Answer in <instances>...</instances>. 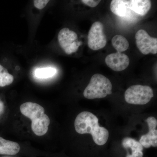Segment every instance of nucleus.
Here are the masks:
<instances>
[{
	"label": "nucleus",
	"mask_w": 157,
	"mask_h": 157,
	"mask_svg": "<svg viewBox=\"0 0 157 157\" xmlns=\"http://www.w3.org/2000/svg\"><path fill=\"white\" fill-rule=\"evenodd\" d=\"M74 126L78 134H91L94 142L98 145L105 144L109 138L108 130L104 127H100L98 118L88 111H83L77 115Z\"/></svg>",
	"instance_id": "1"
},
{
	"label": "nucleus",
	"mask_w": 157,
	"mask_h": 157,
	"mask_svg": "<svg viewBox=\"0 0 157 157\" xmlns=\"http://www.w3.org/2000/svg\"><path fill=\"white\" fill-rule=\"evenodd\" d=\"M20 110L23 115L31 120V128L35 135L42 136L47 133L50 119L42 106L33 102H26L21 105Z\"/></svg>",
	"instance_id": "2"
},
{
	"label": "nucleus",
	"mask_w": 157,
	"mask_h": 157,
	"mask_svg": "<svg viewBox=\"0 0 157 157\" xmlns=\"http://www.w3.org/2000/svg\"><path fill=\"white\" fill-rule=\"evenodd\" d=\"M112 85L107 77L101 74L93 75L86 88L83 96L90 100L105 98L112 94Z\"/></svg>",
	"instance_id": "3"
},
{
	"label": "nucleus",
	"mask_w": 157,
	"mask_h": 157,
	"mask_svg": "<svg viewBox=\"0 0 157 157\" xmlns=\"http://www.w3.org/2000/svg\"><path fill=\"white\" fill-rule=\"evenodd\" d=\"M153 96V91L150 86L141 85L132 86L126 90L124 94L127 103L135 105L146 104Z\"/></svg>",
	"instance_id": "4"
},
{
	"label": "nucleus",
	"mask_w": 157,
	"mask_h": 157,
	"mask_svg": "<svg viewBox=\"0 0 157 157\" xmlns=\"http://www.w3.org/2000/svg\"><path fill=\"white\" fill-rule=\"evenodd\" d=\"M58 40L60 46L67 54L76 52L82 42L78 41V36L74 31L65 28L59 31Z\"/></svg>",
	"instance_id": "5"
},
{
	"label": "nucleus",
	"mask_w": 157,
	"mask_h": 157,
	"mask_svg": "<svg viewBox=\"0 0 157 157\" xmlns=\"http://www.w3.org/2000/svg\"><path fill=\"white\" fill-rule=\"evenodd\" d=\"M107 37L104 34V25L100 21L94 23L88 35V45L90 49L98 50L107 44Z\"/></svg>",
	"instance_id": "6"
},
{
	"label": "nucleus",
	"mask_w": 157,
	"mask_h": 157,
	"mask_svg": "<svg viewBox=\"0 0 157 157\" xmlns=\"http://www.w3.org/2000/svg\"><path fill=\"white\" fill-rule=\"evenodd\" d=\"M136 44L139 51L144 55L157 53V39L150 36L146 31L138 30L135 35Z\"/></svg>",
	"instance_id": "7"
},
{
	"label": "nucleus",
	"mask_w": 157,
	"mask_h": 157,
	"mask_svg": "<svg viewBox=\"0 0 157 157\" xmlns=\"http://www.w3.org/2000/svg\"><path fill=\"white\" fill-rule=\"evenodd\" d=\"M148 124L149 132L146 135H142L139 142L145 148H149L151 146H157V121L153 117H150L146 120Z\"/></svg>",
	"instance_id": "8"
},
{
	"label": "nucleus",
	"mask_w": 157,
	"mask_h": 157,
	"mask_svg": "<svg viewBox=\"0 0 157 157\" xmlns=\"http://www.w3.org/2000/svg\"><path fill=\"white\" fill-rule=\"evenodd\" d=\"M105 63L113 71L120 72L128 67L130 59L125 54L117 52L108 55L105 58Z\"/></svg>",
	"instance_id": "9"
},
{
	"label": "nucleus",
	"mask_w": 157,
	"mask_h": 157,
	"mask_svg": "<svg viewBox=\"0 0 157 157\" xmlns=\"http://www.w3.org/2000/svg\"><path fill=\"white\" fill-rule=\"evenodd\" d=\"M127 6L131 11L141 16H144L150 10L151 3L149 0L127 1Z\"/></svg>",
	"instance_id": "10"
},
{
	"label": "nucleus",
	"mask_w": 157,
	"mask_h": 157,
	"mask_svg": "<svg viewBox=\"0 0 157 157\" xmlns=\"http://www.w3.org/2000/svg\"><path fill=\"white\" fill-rule=\"evenodd\" d=\"M122 144L126 149H130L132 150V154L127 155L126 157H143V147L135 139L131 137H125L123 140Z\"/></svg>",
	"instance_id": "11"
},
{
	"label": "nucleus",
	"mask_w": 157,
	"mask_h": 157,
	"mask_svg": "<svg viewBox=\"0 0 157 157\" xmlns=\"http://www.w3.org/2000/svg\"><path fill=\"white\" fill-rule=\"evenodd\" d=\"M110 8L113 13L119 17H128L132 15V12L128 8L125 0H113Z\"/></svg>",
	"instance_id": "12"
},
{
	"label": "nucleus",
	"mask_w": 157,
	"mask_h": 157,
	"mask_svg": "<svg viewBox=\"0 0 157 157\" xmlns=\"http://www.w3.org/2000/svg\"><path fill=\"white\" fill-rule=\"evenodd\" d=\"M20 150L18 143L6 140L0 137V155H14L17 154Z\"/></svg>",
	"instance_id": "13"
},
{
	"label": "nucleus",
	"mask_w": 157,
	"mask_h": 157,
	"mask_svg": "<svg viewBox=\"0 0 157 157\" xmlns=\"http://www.w3.org/2000/svg\"><path fill=\"white\" fill-rule=\"evenodd\" d=\"M113 46L117 52H121L127 50L129 46L128 40L123 36L121 35H116L113 37L112 39Z\"/></svg>",
	"instance_id": "14"
},
{
	"label": "nucleus",
	"mask_w": 157,
	"mask_h": 157,
	"mask_svg": "<svg viewBox=\"0 0 157 157\" xmlns=\"http://www.w3.org/2000/svg\"><path fill=\"white\" fill-rule=\"evenodd\" d=\"M14 76L8 70L0 64V87L10 85L14 81Z\"/></svg>",
	"instance_id": "15"
},
{
	"label": "nucleus",
	"mask_w": 157,
	"mask_h": 157,
	"mask_svg": "<svg viewBox=\"0 0 157 157\" xmlns=\"http://www.w3.org/2000/svg\"><path fill=\"white\" fill-rule=\"evenodd\" d=\"M56 73V70L53 68H38L35 70L36 77L39 78H47L52 77Z\"/></svg>",
	"instance_id": "16"
},
{
	"label": "nucleus",
	"mask_w": 157,
	"mask_h": 157,
	"mask_svg": "<svg viewBox=\"0 0 157 157\" xmlns=\"http://www.w3.org/2000/svg\"><path fill=\"white\" fill-rule=\"evenodd\" d=\"M49 2L48 0H34V5L37 9L41 10L44 9Z\"/></svg>",
	"instance_id": "17"
},
{
	"label": "nucleus",
	"mask_w": 157,
	"mask_h": 157,
	"mask_svg": "<svg viewBox=\"0 0 157 157\" xmlns=\"http://www.w3.org/2000/svg\"><path fill=\"white\" fill-rule=\"evenodd\" d=\"M82 3H84L86 6L91 7V8H94L96 7L98 4L101 2V1H94V0H82L81 1Z\"/></svg>",
	"instance_id": "18"
},
{
	"label": "nucleus",
	"mask_w": 157,
	"mask_h": 157,
	"mask_svg": "<svg viewBox=\"0 0 157 157\" xmlns=\"http://www.w3.org/2000/svg\"><path fill=\"white\" fill-rule=\"evenodd\" d=\"M4 110V104L2 101H0V115L3 113Z\"/></svg>",
	"instance_id": "19"
}]
</instances>
